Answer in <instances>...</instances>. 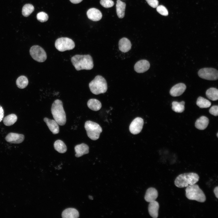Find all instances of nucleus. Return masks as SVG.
Wrapping results in <instances>:
<instances>
[{"mask_svg": "<svg viewBox=\"0 0 218 218\" xmlns=\"http://www.w3.org/2000/svg\"><path fill=\"white\" fill-rule=\"evenodd\" d=\"M150 67L149 62L146 60H141L137 62L134 66L135 71L138 73H143L148 70Z\"/></svg>", "mask_w": 218, "mask_h": 218, "instance_id": "obj_12", "label": "nucleus"}, {"mask_svg": "<svg viewBox=\"0 0 218 218\" xmlns=\"http://www.w3.org/2000/svg\"><path fill=\"white\" fill-rule=\"evenodd\" d=\"M54 148L56 150L60 153H64L67 150V147L64 143L59 140H56L54 144Z\"/></svg>", "mask_w": 218, "mask_h": 218, "instance_id": "obj_25", "label": "nucleus"}, {"mask_svg": "<svg viewBox=\"0 0 218 218\" xmlns=\"http://www.w3.org/2000/svg\"><path fill=\"white\" fill-rule=\"evenodd\" d=\"M159 205L155 200L150 202L148 205V210L150 215L153 218H157L158 215Z\"/></svg>", "mask_w": 218, "mask_h": 218, "instance_id": "obj_19", "label": "nucleus"}, {"mask_svg": "<svg viewBox=\"0 0 218 218\" xmlns=\"http://www.w3.org/2000/svg\"><path fill=\"white\" fill-rule=\"evenodd\" d=\"M55 46L58 51L63 52L73 49L75 45L71 39L67 37H61L56 40Z\"/></svg>", "mask_w": 218, "mask_h": 218, "instance_id": "obj_7", "label": "nucleus"}, {"mask_svg": "<svg viewBox=\"0 0 218 218\" xmlns=\"http://www.w3.org/2000/svg\"><path fill=\"white\" fill-rule=\"evenodd\" d=\"M89 198L90 199H91V200H93V197H92V196H89Z\"/></svg>", "mask_w": 218, "mask_h": 218, "instance_id": "obj_39", "label": "nucleus"}, {"mask_svg": "<svg viewBox=\"0 0 218 218\" xmlns=\"http://www.w3.org/2000/svg\"><path fill=\"white\" fill-rule=\"evenodd\" d=\"M24 139V135L12 132L9 133L5 137V140L7 142L15 144L22 143Z\"/></svg>", "mask_w": 218, "mask_h": 218, "instance_id": "obj_11", "label": "nucleus"}, {"mask_svg": "<svg viewBox=\"0 0 218 218\" xmlns=\"http://www.w3.org/2000/svg\"><path fill=\"white\" fill-rule=\"evenodd\" d=\"M76 157H81L84 154H88L89 152V147L86 144L82 143L76 145L74 147Z\"/></svg>", "mask_w": 218, "mask_h": 218, "instance_id": "obj_17", "label": "nucleus"}, {"mask_svg": "<svg viewBox=\"0 0 218 218\" xmlns=\"http://www.w3.org/2000/svg\"><path fill=\"white\" fill-rule=\"evenodd\" d=\"M209 123L208 118L206 116H202L198 119L195 123L196 127L200 130L205 129Z\"/></svg>", "mask_w": 218, "mask_h": 218, "instance_id": "obj_21", "label": "nucleus"}, {"mask_svg": "<svg viewBox=\"0 0 218 218\" xmlns=\"http://www.w3.org/2000/svg\"><path fill=\"white\" fill-rule=\"evenodd\" d=\"M34 10V6L30 4H26L22 8V14L25 17L28 16Z\"/></svg>", "mask_w": 218, "mask_h": 218, "instance_id": "obj_30", "label": "nucleus"}, {"mask_svg": "<svg viewBox=\"0 0 218 218\" xmlns=\"http://www.w3.org/2000/svg\"><path fill=\"white\" fill-rule=\"evenodd\" d=\"M172 109L174 111L181 113L184 110L185 102L181 101L179 102L176 101H173L172 103Z\"/></svg>", "mask_w": 218, "mask_h": 218, "instance_id": "obj_27", "label": "nucleus"}, {"mask_svg": "<svg viewBox=\"0 0 218 218\" xmlns=\"http://www.w3.org/2000/svg\"><path fill=\"white\" fill-rule=\"evenodd\" d=\"M209 113L211 114L216 116L218 115V106L214 105L212 106L209 111Z\"/></svg>", "mask_w": 218, "mask_h": 218, "instance_id": "obj_34", "label": "nucleus"}, {"mask_svg": "<svg viewBox=\"0 0 218 218\" xmlns=\"http://www.w3.org/2000/svg\"><path fill=\"white\" fill-rule=\"evenodd\" d=\"M87 15L89 19L94 21H99L102 17V14L100 11L95 8L88 10Z\"/></svg>", "mask_w": 218, "mask_h": 218, "instance_id": "obj_14", "label": "nucleus"}, {"mask_svg": "<svg viewBox=\"0 0 218 218\" xmlns=\"http://www.w3.org/2000/svg\"><path fill=\"white\" fill-rule=\"evenodd\" d=\"M143 119L140 117L135 118L131 122L129 126V130L131 133L137 134L141 131L144 125Z\"/></svg>", "mask_w": 218, "mask_h": 218, "instance_id": "obj_10", "label": "nucleus"}, {"mask_svg": "<svg viewBox=\"0 0 218 218\" xmlns=\"http://www.w3.org/2000/svg\"><path fill=\"white\" fill-rule=\"evenodd\" d=\"M196 104L200 108H206L211 105V103L207 99L202 97H199L197 100Z\"/></svg>", "mask_w": 218, "mask_h": 218, "instance_id": "obj_29", "label": "nucleus"}, {"mask_svg": "<svg viewBox=\"0 0 218 218\" xmlns=\"http://www.w3.org/2000/svg\"><path fill=\"white\" fill-rule=\"evenodd\" d=\"M29 52L31 57L38 62H44L47 59L45 51L39 46L35 45L32 46L30 48Z\"/></svg>", "mask_w": 218, "mask_h": 218, "instance_id": "obj_8", "label": "nucleus"}, {"mask_svg": "<svg viewBox=\"0 0 218 218\" xmlns=\"http://www.w3.org/2000/svg\"><path fill=\"white\" fill-rule=\"evenodd\" d=\"M37 18L40 22H43L48 20V16L46 13L44 12H40L37 14Z\"/></svg>", "mask_w": 218, "mask_h": 218, "instance_id": "obj_31", "label": "nucleus"}, {"mask_svg": "<svg viewBox=\"0 0 218 218\" xmlns=\"http://www.w3.org/2000/svg\"><path fill=\"white\" fill-rule=\"evenodd\" d=\"M87 105L90 109L95 111L99 110L102 106L101 102L95 99H89Z\"/></svg>", "mask_w": 218, "mask_h": 218, "instance_id": "obj_23", "label": "nucleus"}, {"mask_svg": "<svg viewBox=\"0 0 218 218\" xmlns=\"http://www.w3.org/2000/svg\"><path fill=\"white\" fill-rule=\"evenodd\" d=\"M199 177L194 173H186L178 175L174 181V184L178 187L182 188L196 184L199 180Z\"/></svg>", "mask_w": 218, "mask_h": 218, "instance_id": "obj_2", "label": "nucleus"}, {"mask_svg": "<svg viewBox=\"0 0 218 218\" xmlns=\"http://www.w3.org/2000/svg\"><path fill=\"white\" fill-rule=\"evenodd\" d=\"M84 128L88 137L93 140L98 139L102 131V128L99 124L90 121L85 122Z\"/></svg>", "mask_w": 218, "mask_h": 218, "instance_id": "obj_6", "label": "nucleus"}, {"mask_svg": "<svg viewBox=\"0 0 218 218\" xmlns=\"http://www.w3.org/2000/svg\"><path fill=\"white\" fill-rule=\"evenodd\" d=\"M17 120V117L12 114L6 116L3 120L4 124L6 126H10L15 124Z\"/></svg>", "mask_w": 218, "mask_h": 218, "instance_id": "obj_26", "label": "nucleus"}, {"mask_svg": "<svg viewBox=\"0 0 218 218\" xmlns=\"http://www.w3.org/2000/svg\"><path fill=\"white\" fill-rule=\"evenodd\" d=\"M51 111L54 119L58 124L64 125L66 123V119L62 101L59 99L55 100L52 105Z\"/></svg>", "mask_w": 218, "mask_h": 218, "instance_id": "obj_3", "label": "nucleus"}, {"mask_svg": "<svg viewBox=\"0 0 218 218\" xmlns=\"http://www.w3.org/2000/svg\"><path fill=\"white\" fill-rule=\"evenodd\" d=\"M186 88L185 84L183 83L177 84L171 88L170 93L173 97L179 96L182 94Z\"/></svg>", "mask_w": 218, "mask_h": 218, "instance_id": "obj_13", "label": "nucleus"}, {"mask_svg": "<svg viewBox=\"0 0 218 218\" xmlns=\"http://www.w3.org/2000/svg\"><path fill=\"white\" fill-rule=\"evenodd\" d=\"M100 3L102 6L105 8L111 7L114 5V2L112 0H101Z\"/></svg>", "mask_w": 218, "mask_h": 218, "instance_id": "obj_32", "label": "nucleus"}, {"mask_svg": "<svg viewBox=\"0 0 218 218\" xmlns=\"http://www.w3.org/2000/svg\"><path fill=\"white\" fill-rule=\"evenodd\" d=\"M126 4L120 0H117L116 4V12L119 18L124 17L125 15Z\"/></svg>", "mask_w": 218, "mask_h": 218, "instance_id": "obj_22", "label": "nucleus"}, {"mask_svg": "<svg viewBox=\"0 0 218 218\" xmlns=\"http://www.w3.org/2000/svg\"><path fill=\"white\" fill-rule=\"evenodd\" d=\"M206 94L207 98L212 101H216L218 99V90L216 88H209L206 91Z\"/></svg>", "mask_w": 218, "mask_h": 218, "instance_id": "obj_24", "label": "nucleus"}, {"mask_svg": "<svg viewBox=\"0 0 218 218\" xmlns=\"http://www.w3.org/2000/svg\"><path fill=\"white\" fill-rule=\"evenodd\" d=\"M186 196L189 200L203 203L206 200L205 195L199 186L195 184L188 185L185 190Z\"/></svg>", "mask_w": 218, "mask_h": 218, "instance_id": "obj_4", "label": "nucleus"}, {"mask_svg": "<svg viewBox=\"0 0 218 218\" xmlns=\"http://www.w3.org/2000/svg\"><path fill=\"white\" fill-rule=\"evenodd\" d=\"M89 86L91 92L96 95L105 93L107 89L106 80L102 76L99 75L96 76L90 82Z\"/></svg>", "mask_w": 218, "mask_h": 218, "instance_id": "obj_5", "label": "nucleus"}, {"mask_svg": "<svg viewBox=\"0 0 218 218\" xmlns=\"http://www.w3.org/2000/svg\"><path fill=\"white\" fill-rule=\"evenodd\" d=\"M4 116V111L2 107L0 105V122L2 120Z\"/></svg>", "mask_w": 218, "mask_h": 218, "instance_id": "obj_36", "label": "nucleus"}, {"mask_svg": "<svg viewBox=\"0 0 218 218\" xmlns=\"http://www.w3.org/2000/svg\"><path fill=\"white\" fill-rule=\"evenodd\" d=\"M43 120L53 134H55L59 133V130L58 124L54 119L51 120L47 117H45Z\"/></svg>", "mask_w": 218, "mask_h": 218, "instance_id": "obj_16", "label": "nucleus"}, {"mask_svg": "<svg viewBox=\"0 0 218 218\" xmlns=\"http://www.w3.org/2000/svg\"><path fill=\"white\" fill-rule=\"evenodd\" d=\"M148 4L153 8H157L158 5L157 0H146Z\"/></svg>", "mask_w": 218, "mask_h": 218, "instance_id": "obj_35", "label": "nucleus"}, {"mask_svg": "<svg viewBox=\"0 0 218 218\" xmlns=\"http://www.w3.org/2000/svg\"><path fill=\"white\" fill-rule=\"evenodd\" d=\"M198 76L201 78L208 80H216L218 78L217 70L213 68H204L198 72Z\"/></svg>", "mask_w": 218, "mask_h": 218, "instance_id": "obj_9", "label": "nucleus"}, {"mask_svg": "<svg viewBox=\"0 0 218 218\" xmlns=\"http://www.w3.org/2000/svg\"><path fill=\"white\" fill-rule=\"evenodd\" d=\"M157 11L161 15L164 16H167L168 13L167 9L164 6L162 5L158 6L157 7Z\"/></svg>", "mask_w": 218, "mask_h": 218, "instance_id": "obj_33", "label": "nucleus"}, {"mask_svg": "<svg viewBox=\"0 0 218 218\" xmlns=\"http://www.w3.org/2000/svg\"><path fill=\"white\" fill-rule=\"evenodd\" d=\"M213 192L216 197L218 198V187L217 186L215 187L213 190Z\"/></svg>", "mask_w": 218, "mask_h": 218, "instance_id": "obj_37", "label": "nucleus"}, {"mask_svg": "<svg viewBox=\"0 0 218 218\" xmlns=\"http://www.w3.org/2000/svg\"><path fill=\"white\" fill-rule=\"evenodd\" d=\"M61 216L63 218H77L79 215L76 209L70 208L64 210L62 212Z\"/></svg>", "mask_w": 218, "mask_h": 218, "instance_id": "obj_20", "label": "nucleus"}, {"mask_svg": "<svg viewBox=\"0 0 218 218\" xmlns=\"http://www.w3.org/2000/svg\"><path fill=\"white\" fill-rule=\"evenodd\" d=\"M83 0H70V2L73 4H78L81 2Z\"/></svg>", "mask_w": 218, "mask_h": 218, "instance_id": "obj_38", "label": "nucleus"}, {"mask_svg": "<svg viewBox=\"0 0 218 218\" xmlns=\"http://www.w3.org/2000/svg\"><path fill=\"white\" fill-rule=\"evenodd\" d=\"M73 65L77 71L81 70H90L94 67L93 59L89 54H77L71 59Z\"/></svg>", "mask_w": 218, "mask_h": 218, "instance_id": "obj_1", "label": "nucleus"}, {"mask_svg": "<svg viewBox=\"0 0 218 218\" xmlns=\"http://www.w3.org/2000/svg\"><path fill=\"white\" fill-rule=\"evenodd\" d=\"M158 196V193L157 190L154 188L150 187L148 188L146 192L144 199L148 202H150L155 201Z\"/></svg>", "mask_w": 218, "mask_h": 218, "instance_id": "obj_15", "label": "nucleus"}, {"mask_svg": "<svg viewBox=\"0 0 218 218\" xmlns=\"http://www.w3.org/2000/svg\"><path fill=\"white\" fill-rule=\"evenodd\" d=\"M118 45L120 50L124 53L128 51L131 49V47L130 41L126 38H123L120 39Z\"/></svg>", "mask_w": 218, "mask_h": 218, "instance_id": "obj_18", "label": "nucleus"}, {"mask_svg": "<svg viewBox=\"0 0 218 218\" xmlns=\"http://www.w3.org/2000/svg\"><path fill=\"white\" fill-rule=\"evenodd\" d=\"M218 133H217V137H218Z\"/></svg>", "mask_w": 218, "mask_h": 218, "instance_id": "obj_40", "label": "nucleus"}, {"mask_svg": "<svg viewBox=\"0 0 218 218\" xmlns=\"http://www.w3.org/2000/svg\"><path fill=\"white\" fill-rule=\"evenodd\" d=\"M16 83L18 88L23 89L27 86L28 83V81L26 76L22 75L18 78L16 80Z\"/></svg>", "mask_w": 218, "mask_h": 218, "instance_id": "obj_28", "label": "nucleus"}]
</instances>
